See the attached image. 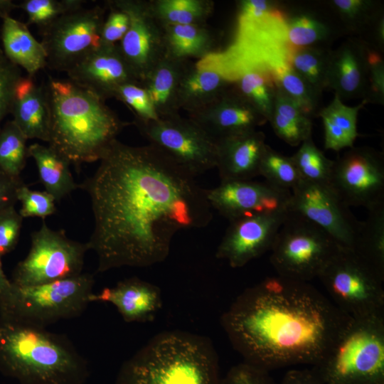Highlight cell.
<instances>
[{"instance_id": "6da1fadb", "label": "cell", "mask_w": 384, "mask_h": 384, "mask_svg": "<svg viewBox=\"0 0 384 384\" xmlns=\"http://www.w3.org/2000/svg\"><path fill=\"white\" fill-rule=\"evenodd\" d=\"M79 188L91 201L94 228L86 243L97 272L161 263L177 233L205 228L213 218L196 176L151 144L115 140Z\"/></svg>"}, {"instance_id": "7a4b0ae2", "label": "cell", "mask_w": 384, "mask_h": 384, "mask_svg": "<svg viewBox=\"0 0 384 384\" xmlns=\"http://www.w3.org/2000/svg\"><path fill=\"white\" fill-rule=\"evenodd\" d=\"M352 319L309 282L277 275L240 293L220 324L243 361L270 371L316 365Z\"/></svg>"}, {"instance_id": "3957f363", "label": "cell", "mask_w": 384, "mask_h": 384, "mask_svg": "<svg viewBox=\"0 0 384 384\" xmlns=\"http://www.w3.org/2000/svg\"><path fill=\"white\" fill-rule=\"evenodd\" d=\"M44 89L50 117L48 146L75 166L100 161L129 124L105 100L69 79L49 78Z\"/></svg>"}, {"instance_id": "277c9868", "label": "cell", "mask_w": 384, "mask_h": 384, "mask_svg": "<svg viewBox=\"0 0 384 384\" xmlns=\"http://www.w3.org/2000/svg\"><path fill=\"white\" fill-rule=\"evenodd\" d=\"M0 372L19 384H85L90 375L65 336L1 316Z\"/></svg>"}, {"instance_id": "5b68a950", "label": "cell", "mask_w": 384, "mask_h": 384, "mask_svg": "<svg viewBox=\"0 0 384 384\" xmlns=\"http://www.w3.org/2000/svg\"><path fill=\"white\" fill-rule=\"evenodd\" d=\"M116 384H223L211 340L180 330L154 335L119 368Z\"/></svg>"}, {"instance_id": "8992f818", "label": "cell", "mask_w": 384, "mask_h": 384, "mask_svg": "<svg viewBox=\"0 0 384 384\" xmlns=\"http://www.w3.org/2000/svg\"><path fill=\"white\" fill-rule=\"evenodd\" d=\"M287 20L279 9L259 19L238 18L231 43L194 64L198 68L218 73L230 83L247 70H266L272 73L279 67L290 65L295 50L287 41Z\"/></svg>"}, {"instance_id": "52a82bcc", "label": "cell", "mask_w": 384, "mask_h": 384, "mask_svg": "<svg viewBox=\"0 0 384 384\" xmlns=\"http://www.w3.org/2000/svg\"><path fill=\"white\" fill-rule=\"evenodd\" d=\"M311 370L323 384L384 383V315L353 319Z\"/></svg>"}, {"instance_id": "ba28073f", "label": "cell", "mask_w": 384, "mask_h": 384, "mask_svg": "<svg viewBox=\"0 0 384 384\" xmlns=\"http://www.w3.org/2000/svg\"><path fill=\"white\" fill-rule=\"evenodd\" d=\"M92 274H81L33 286L11 287L0 292V316L46 328L80 316L94 293Z\"/></svg>"}, {"instance_id": "9c48e42d", "label": "cell", "mask_w": 384, "mask_h": 384, "mask_svg": "<svg viewBox=\"0 0 384 384\" xmlns=\"http://www.w3.org/2000/svg\"><path fill=\"white\" fill-rule=\"evenodd\" d=\"M318 279L331 302L351 318L384 315V279L353 250L340 247Z\"/></svg>"}, {"instance_id": "30bf717a", "label": "cell", "mask_w": 384, "mask_h": 384, "mask_svg": "<svg viewBox=\"0 0 384 384\" xmlns=\"http://www.w3.org/2000/svg\"><path fill=\"white\" fill-rule=\"evenodd\" d=\"M341 247L324 230L290 213L270 250V262L277 275L309 282L319 275Z\"/></svg>"}, {"instance_id": "8fae6325", "label": "cell", "mask_w": 384, "mask_h": 384, "mask_svg": "<svg viewBox=\"0 0 384 384\" xmlns=\"http://www.w3.org/2000/svg\"><path fill=\"white\" fill-rule=\"evenodd\" d=\"M88 250L86 242L73 240L64 230H53L43 221L31 233L28 253L14 268L11 281L33 286L78 276Z\"/></svg>"}, {"instance_id": "7c38bea8", "label": "cell", "mask_w": 384, "mask_h": 384, "mask_svg": "<svg viewBox=\"0 0 384 384\" xmlns=\"http://www.w3.org/2000/svg\"><path fill=\"white\" fill-rule=\"evenodd\" d=\"M134 123L149 144L194 176L215 168V140L188 117L178 113L155 121Z\"/></svg>"}, {"instance_id": "4fadbf2b", "label": "cell", "mask_w": 384, "mask_h": 384, "mask_svg": "<svg viewBox=\"0 0 384 384\" xmlns=\"http://www.w3.org/2000/svg\"><path fill=\"white\" fill-rule=\"evenodd\" d=\"M105 9L81 7L68 12L41 30L47 66L67 73L102 44Z\"/></svg>"}, {"instance_id": "5bb4252c", "label": "cell", "mask_w": 384, "mask_h": 384, "mask_svg": "<svg viewBox=\"0 0 384 384\" xmlns=\"http://www.w3.org/2000/svg\"><path fill=\"white\" fill-rule=\"evenodd\" d=\"M329 185L349 207L369 210L383 205V155L371 148H351L334 161Z\"/></svg>"}, {"instance_id": "9a60e30c", "label": "cell", "mask_w": 384, "mask_h": 384, "mask_svg": "<svg viewBox=\"0 0 384 384\" xmlns=\"http://www.w3.org/2000/svg\"><path fill=\"white\" fill-rule=\"evenodd\" d=\"M288 211L321 228L341 247L353 249L361 221L329 184L302 180L291 191Z\"/></svg>"}, {"instance_id": "2e32d148", "label": "cell", "mask_w": 384, "mask_h": 384, "mask_svg": "<svg viewBox=\"0 0 384 384\" xmlns=\"http://www.w3.org/2000/svg\"><path fill=\"white\" fill-rule=\"evenodd\" d=\"M107 3L123 11L129 17V28L118 48L142 85L166 55L164 26L153 14L149 1L117 0Z\"/></svg>"}, {"instance_id": "e0dca14e", "label": "cell", "mask_w": 384, "mask_h": 384, "mask_svg": "<svg viewBox=\"0 0 384 384\" xmlns=\"http://www.w3.org/2000/svg\"><path fill=\"white\" fill-rule=\"evenodd\" d=\"M211 207L229 221L258 214L288 210L291 191L252 180L220 181L205 189Z\"/></svg>"}, {"instance_id": "ac0fdd59", "label": "cell", "mask_w": 384, "mask_h": 384, "mask_svg": "<svg viewBox=\"0 0 384 384\" xmlns=\"http://www.w3.org/2000/svg\"><path fill=\"white\" fill-rule=\"evenodd\" d=\"M288 210L243 217L230 221V225L215 252V257L233 268L244 267L270 251Z\"/></svg>"}, {"instance_id": "d6986e66", "label": "cell", "mask_w": 384, "mask_h": 384, "mask_svg": "<svg viewBox=\"0 0 384 384\" xmlns=\"http://www.w3.org/2000/svg\"><path fill=\"white\" fill-rule=\"evenodd\" d=\"M69 80L104 100L127 83L142 85L117 45L102 44L67 72Z\"/></svg>"}, {"instance_id": "ffe728a7", "label": "cell", "mask_w": 384, "mask_h": 384, "mask_svg": "<svg viewBox=\"0 0 384 384\" xmlns=\"http://www.w3.org/2000/svg\"><path fill=\"white\" fill-rule=\"evenodd\" d=\"M215 142L252 130L267 121L231 86L206 107L188 113Z\"/></svg>"}, {"instance_id": "44dd1931", "label": "cell", "mask_w": 384, "mask_h": 384, "mask_svg": "<svg viewBox=\"0 0 384 384\" xmlns=\"http://www.w3.org/2000/svg\"><path fill=\"white\" fill-rule=\"evenodd\" d=\"M108 302L115 306L124 321L151 322L161 309L163 300L159 287L134 277L93 293L90 302Z\"/></svg>"}, {"instance_id": "7402d4cb", "label": "cell", "mask_w": 384, "mask_h": 384, "mask_svg": "<svg viewBox=\"0 0 384 384\" xmlns=\"http://www.w3.org/2000/svg\"><path fill=\"white\" fill-rule=\"evenodd\" d=\"M220 181L252 180L260 176V165L267 144L265 134L257 129L216 141Z\"/></svg>"}, {"instance_id": "603a6c76", "label": "cell", "mask_w": 384, "mask_h": 384, "mask_svg": "<svg viewBox=\"0 0 384 384\" xmlns=\"http://www.w3.org/2000/svg\"><path fill=\"white\" fill-rule=\"evenodd\" d=\"M327 88L343 98L363 97L368 90L367 48L346 42L331 52Z\"/></svg>"}, {"instance_id": "cb8c5ba5", "label": "cell", "mask_w": 384, "mask_h": 384, "mask_svg": "<svg viewBox=\"0 0 384 384\" xmlns=\"http://www.w3.org/2000/svg\"><path fill=\"white\" fill-rule=\"evenodd\" d=\"M13 121L27 139L48 142L49 110L44 87L38 85L33 77H21L16 83L11 111Z\"/></svg>"}, {"instance_id": "d4e9b609", "label": "cell", "mask_w": 384, "mask_h": 384, "mask_svg": "<svg viewBox=\"0 0 384 384\" xmlns=\"http://www.w3.org/2000/svg\"><path fill=\"white\" fill-rule=\"evenodd\" d=\"M189 64L166 54L142 82L159 117L178 113V87Z\"/></svg>"}, {"instance_id": "484cf974", "label": "cell", "mask_w": 384, "mask_h": 384, "mask_svg": "<svg viewBox=\"0 0 384 384\" xmlns=\"http://www.w3.org/2000/svg\"><path fill=\"white\" fill-rule=\"evenodd\" d=\"M3 52L14 65L33 77L47 65L46 53L41 42L31 33L28 26L8 16L2 18Z\"/></svg>"}, {"instance_id": "4316f807", "label": "cell", "mask_w": 384, "mask_h": 384, "mask_svg": "<svg viewBox=\"0 0 384 384\" xmlns=\"http://www.w3.org/2000/svg\"><path fill=\"white\" fill-rule=\"evenodd\" d=\"M231 85L218 73L190 63L179 84L178 107L188 113L198 110L217 99Z\"/></svg>"}, {"instance_id": "83f0119b", "label": "cell", "mask_w": 384, "mask_h": 384, "mask_svg": "<svg viewBox=\"0 0 384 384\" xmlns=\"http://www.w3.org/2000/svg\"><path fill=\"white\" fill-rule=\"evenodd\" d=\"M28 154L36 162L45 191L51 194L56 202L79 188L70 170V163L49 146L33 143L28 146Z\"/></svg>"}, {"instance_id": "f1b7e54d", "label": "cell", "mask_w": 384, "mask_h": 384, "mask_svg": "<svg viewBox=\"0 0 384 384\" xmlns=\"http://www.w3.org/2000/svg\"><path fill=\"white\" fill-rule=\"evenodd\" d=\"M367 103L363 100L355 107L346 105L336 95L331 102L318 112L324 129V147L336 151L353 147L358 133V112Z\"/></svg>"}, {"instance_id": "f546056e", "label": "cell", "mask_w": 384, "mask_h": 384, "mask_svg": "<svg viewBox=\"0 0 384 384\" xmlns=\"http://www.w3.org/2000/svg\"><path fill=\"white\" fill-rule=\"evenodd\" d=\"M166 54L188 60L201 59L215 50V37L205 24L164 26Z\"/></svg>"}, {"instance_id": "4dcf8cb0", "label": "cell", "mask_w": 384, "mask_h": 384, "mask_svg": "<svg viewBox=\"0 0 384 384\" xmlns=\"http://www.w3.org/2000/svg\"><path fill=\"white\" fill-rule=\"evenodd\" d=\"M269 122L276 135L292 146L301 144L312 134L311 118L279 89Z\"/></svg>"}, {"instance_id": "1f68e13d", "label": "cell", "mask_w": 384, "mask_h": 384, "mask_svg": "<svg viewBox=\"0 0 384 384\" xmlns=\"http://www.w3.org/2000/svg\"><path fill=\"white\" fill-rule=\"evenodd\" d=\"M351 250L384 279V204L368 210Z\"/></svg>"}, {"instance_id": "d6a6232c", "label": "cell", "mask_w": 384, "mask_h": 384, "mask_svg": "<svg viewBox=\"0 0 384 384\" xmlns=\"http://www.w3.org/2000/svg\"><path fill=\"white\" fill-rule=\"evenodd\" d=\"M232 86L269 122L278 90L271 72L266 70L245 71L236 78Z\"/></svg>"}, {"instance_id": "836d02e7", "label": "cell", "mask_w": 384, "mask_h": 384, "mask_svg": "<svg viewBox=\"0 0 384 384\" xmlns=\"http://www.w3.org/2000/svg\"><path fill=\"white\" fill-rule=\"evenodd\" d=\"M149 3L164 26L205 24L213 9V2L207 0H156Z\"/></svg>"}, {"instance_id": "e575fe53", "label": "cell", "mask_w": 384, "mask_h": 384, "mask_svg": "<svg viewBox=\"0 0 384 384\" xmlns=\"http://www.w3.org/2000/svg\"><path fill=\"white\" fill-rule=\"evenodd\" d=\"M330 50L319 46L295 50L290 58V66L316 90L327 88Z\"/></svg>"}, {"instance_id": "d590c367", "label": "cell", "mask_w": 384, "mask_h": 384, "mask_svg": "<svg viewBox=\"0 0 384 384\" xmlns=\"http://www.w3.org/2000/svg\"><path fill=\"white\" fill-rule=\"evenodd\" d=\"M27 138L13 120L8 121L0 129V171L21 178L28 157Z\"/></svg>"}, {"instance_id": "8d00e7d4", "label": "cell", "mask_w": 384, "mask_h": 384, "mask_svg": "<svg viewBox=\"0 0 384 384\" xmlns=\"http://www.w3.org/2000/svg\"><path fill=\"white\" fill-rule=\"evenodd\" d=\"M277 86L309 117L318 109L321 93L297 73L290 65L279 67L272 73Z\"/></svg>"}, {"instance_id": "74e56055", "label": "cell", "mask_w": 384, "mask_h": 384, "mask_svg": "<svg viewBox=\"0 0 384 384\" xmlns=\"http://www.w3.org/2000/svg\"><path fill=\"white\" fill-rule=\"evenodd\" d=\"M292 158L302 181L329 184L334 161L316 146L312 137L301 144Z\"/></svg>"}, {"instance_id": "f35d334b", "label": "cell", "mask_w": 384, "mask_h": 384, "mask_svg": "<svg viewBox=\"0 0 384 384\" xmlns=\"http://www.w3.org/2000/svg\"><path fill=\"white\" fill-rule=\"evenodd\" d=\"M259 175L270 184L289 191L302 181L292 156H284L268 145L260 162Z\"/></svg>"}, {"instance_id": "ab89813d", "label": "cell", "mask_w": 384, "mask_h": 384, "mask_svg": "<svg viewBox=\"0 0 384 384\" xmlns=\"http://www.w3.org/2000/svg\"><path fill=\"white\" fill-rule=\"evenodd\" d=\"M329 29L309 14H298L287 20V38L294 50L316 46L329 36Z\"/></svg>"}, {"instance_id": "60d3db41", "label": "cell", "mask_w": 384, "mask_h": 384, "mask_svg": "<svg viewBox=\"0 0 384 384\" xmlns=\"http://www.w3.org/2000/svg\"><path fill=\"white\" fill-rule=\"evenodd\" d=\"M82 0H26L18 5L28 16V24L41 30L48 27L63 15L82 7Z\"/></svg>"}, {"instance_id": "b9f144b4", "label": "cell", "mask_w": 384, "mask_h": 384, "mask_svg": "<svg viewBox=\"0 0 384 384\" xmlns=\"http://www.w3.org/2000/svg\"><path fill=\"white\" fill-rule=\"evenodd\" d=\"M114 98L125 104L133 112L134 122H147L159 119L146 89L142 85H122L116 92Z\"/></svg>"}, {"instance_id": "7bdbcfd3", "label": "cell", "mask_w": 384, "mask_h": 384, "mask_svg": "<svg viewBox=\"0 0 384 384\" xmlns=\"http://www.w3.org/2000/svg\"><path fill=\"white\" fill-rule=\"evenodd\" d=\"M17 199L21 203L18 213L23 218L38 217L44 220L56 211L57 202L51 194L31 190L24 183L17 191Z\"/></svg>"}, {"instance_id": "ee69618b", "label": "cell", "mask_w": 384, "mask_h": 384, "mask_svg": "<svg viewBox=\"0 0 384 384\" xmlns=\"http://www.w3.org/2000/svg\"><path fill=\"white\" fill-rule=\"evenodd\" d=\"M21 77L19 67L12 63L0 49V125L11 113L15 87Z\"/></svg>"}, {"instance_id": "f6af8a7d", "label": "cell", "mask_w": 384, "mask_h": 384, "mask_svg": "<svg viewBox=\"0 0 384 384\" xmlns=\"http://www.w3.org/2000/svg\"><path fill=\"white\" fill-rule=\"evenodd\" d=\"M23 218L10 207L0 214V257L11 252L18 243Z\"/></svg>"}, {"instance_id": "bcb514c9", "label": "cell", "mask_w": 384, "mask_h": 384, "mask_svg": "<svg viewBox=\"0 0 384 384\" xmlns=\"http://www.w3.org/2000/svg\"><path fill=\"white\" fill-rule=\"evenodd\" d=\"M223 384H277L270 371L242 361L232 366L223 377Z\"/></svg>"}, {"instance_id": "7dc6e473", "label": "cell", "mask_w": 384, "mask_h": 384, "mask_svg": "<svg viewBox=\"0 0 384 384\" xmlns=\"http://www.w3.org/2000/svg\"><path fill=\"white\" fill-rule=\"evenodd\" d=\"M368 90L365 100L383 104L384 63L380 54L367 48Z\"/></svg>"}, {"instance_id": "c3c4849f", "label": "cell", "mask_w": 384, "mask_h": 384, "mask_svg": "<svg viewBox=\"0 0 384 384\" xmlns=\"http://www.w3.org/2000/svg\"><path fill=\"white\" fill-rule=\"evenodd\" d=\"M110 12L105 19L102 29V43L106 45H116L126 34L129 19L125 12L107 3Z\"/></svg>"}, {"instance_id": "681fc988", "label": "cell", "mask_w": 384, "mask_h": 384, "mask_svg": "<svg viewBox=\"0 0 384 384\" xmlns=\"http://www.w3.org/2000/svg\"><path fill=\"white\" fill-rule=\"evenodd\" d=\"M272 1L267 0H243L239 3L238 18L255 20L261 18L277 10Z\"/></svg>"}, {"instance_id": "f907efd6", "label": "cell", "mask_w": 384, "mask_h": 384, "mask_svg": "<svg viewBox=\"0 0 384 384\" xmlns=\"http://www.w3.org/2000/svg\"><path fill=\"white\" fill-rule=\"evenodd\" d=\"M21 178L11 177L0 171V214L18 202L17 191L23 184Z\"/></svg>"}, {"instance_id": "816d5d0a", "label": "cell", "mask_w": 384, "mask_h": 384, "mask_svg": "<svg viewBox=\"0 0 384 384\" xmlns=\"http://www.w3.org/2000/svg\"><path fill=\"white\" fill-rule=\"evenodd\" d=\"M332 5L346 20H358L370 9V2L363 0H334Z\"/></svg>"}, {"instance_id": "f5cc1de1", "label": "cell", "mask_w": 384, "mask_h": 384, "mask_svg": "<svg viewBox=\"0 0 384 384\" xmlns=\"http://www.w3.org/2000/svg\"><path fill=\"white\" fill-rule=\"evenodd\" d=\"M279 384H323L310 369L290 370L285 373Z\"/></svg>"}, {"instance_id": "db71d44e", "label": "cell", "mask_w": 384, "mask_h": 384, "mask_svg": "<svg viewBox=\"0 0 384 384\" xmlns=\"http://www.w3.org/2000/svg\"><path fill=\"white\" fill-rule=\"evenodd\" d=\"M18 8V5L10 0H0V17L1 18L9 16L10 12Z\"/></svg>"}, {"instance_id": "11a10c76", "label": "cell", "mask_w": 384, "mask_h": 384, "mask_svg": "<svg viewBox=\"0 0 384 384\" xmlns=\"http://www.w3.org/2000/svg\"><path fill=\"white\" fill-rule=\"evenodd\" d=\"M11 284L12 282L11 279H9L4 273L1 262V257H0V292L10 287Z\"/></svg>"}, {"instance_id": "9f6ffc18", "label": "cell", "mask_w": 384, "mask_h": 384, "mask_svg": "<svg viewBox=\"0 0 384 384\" xmlns=\"http://www.w3.org/2000/svg\"><path fill=\"white\" fill-rule=\"evenodd\" d=\"M383 28H384L383 19L382 20L380 19L378 23V36L380 41V42L382 41V43L383 42V38H384Z\"/></svg>"}, {"instance_id": "6f0895ef", "label": "cell", "mask_w": 384, "mask_h": 384, "mask_svg": "<svg viewBox=\"0 0 384 384\" xmlns=\"http://www.w3.org/2000/svg\"><path fill=\"white\" fill-rule=\"evenodd\" d=\"M353 384H384V383H353Z\"/></svg>"}]
</instances>
